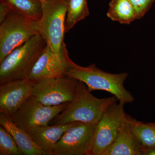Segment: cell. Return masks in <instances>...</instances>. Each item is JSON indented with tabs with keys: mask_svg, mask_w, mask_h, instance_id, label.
<instances>
[{
	"mask_svg": "<svg viewBox=\"0 0 155 155\" xmlns=\"http://www.w3.org/2000/svg\"><path fill=\"white\" fill-rule=\"evenodd\" d=\"M0 125L12 136L22 155H48L34 142L28 133L15 125L10 117L2 113H0Z\"/></svg>",
	"mask_w": 155,
	"mask_h": 155,
	"instance_id": "5bb4252c",
	"label": "cell"
},
{
	"mask_svg": "<svg viewBox=\"0 0 155 155\" xmlns=\"http://www.w3.org/2000/svg\"><path fill=\"white\" fill-rule=\"evenodd\" d=\"M69 103L58 106H46L31 96L11 119L17 127L28 133L35 127L48 125L50 121L67 107Z\"/></svg>",
	"mask_w": 155,
	"mask_h": 155,
	"instance_id": "ba28073f",
	"label": "cell"
},
{
	"mask_svg": "<svg viewBox=\"0 0 155 155\" xmlns=\"http://www.w3.org/2000/svg\"><path fill=\"white\" fill-rule=\"evenodd\" d=\"M11 11V10L8 6L5 3L0 2V23L4 21Z\"/></svg>",
	"mask_w": 155,
	"mask_h": 155,
	"instance_id": "44dd1931",
	"label": "cell"
},
{
	"mask_svg": "<svg viewBox=\"0 0 155 155\" xmlns=\"http://www.w3.org/2000/svg\"><path fill=\"white\" fill-rule=\"evenodd\" d=\"M107 15L112 21L123 24H130L137 19L129 0H111Z\"/></svg>",
	"mask_w": 155,
	"mask_h": 155,
	"instance_id": "9a60e30c",
	"label": "cell"
},
{
	"mask_svg": "<svg viewBox=\"0 0 155 155\" xmlns=\"http://www.w3.org/2000/svg\"><path fill=\"white\" fill-rule=\"evenodd\" d=\"M47 45L38 35L12 51L0 63V84L27 79Z\"/></svg>",
	"mask_w": 155,
	"mask_h": 155,
	"instance_id": "3957f363",
	"label": "cell"
},
{
	"mask_svg": "<svg viewBox=\"0 0 155 155\" xmlns=\"http://www.w3.org/2000/svg\"><path fill=\"white\" fill-rule=\"evenodd\" d=\"M11 8V11L35 21L41 17L42 8L39 0H0Z\"/></svg>",
	"mask_w": 155,
	"mask_h": 155,
	"instance_id": "2e32d148",
	"label": "cell"
},
{
	"mask_svg": "<svg viewBox=\"0 0 155 155\" xmlns=\"http://www.w3.org/2000/svg\"><path fill=\"white\" fill-rule=\"evenodd\" d=\"M69 0L41 2V17L38 22L39 34L53 52L62 53Z\"/></svg>",
	"mask_w": 155,
	"mask_h": 155,
	"instance_id": "277c9868",
	"label": "cell"
},
{
	"mask_svg": "<svg viewBox=\"0 0 155 155\" xmlns=\"http://www.w3.org/2000/svg\"><path fill=\"white\" fill-rule=\"evenodd\" d=\"M63 44L61 54L53 52L47 45L37 61L27 79L30 81L66 76V63Z\"/></svg>",
	"mask_w": 155,
	"mask_h": 155,
	"instance_id": "8fae6325",
	"label": "cell"
},
{
	"mask_svg": "<svg viewBox=\"0 0 155 155\" xmlns=\"http://www.w3.org/2000/svg\"><path fill=\"white\" fill-rule=\"evenodd\" d=\"M39 1H40V2H43V1H45V0H39Z\"/></svg>",
	"mask_w": 155,
	"mask_h": 155,
	"instance_id": "603a6c76",
	"label": "cell"
},
{
	"mask_svg": "<svg viewBox=\"0 0 155 155\" xmlns=\"http://www.w3.org/2000/svg\"><path fill=\"white\" fill-rule=\"evenodd\" d=\"M32 83L25 79L0 84V113L11 118L31 96Z\"/></svg>",
	"mask_w": 155,
	"mask_h": 155,
	"instance_id": "30bf717a",
	"label": "cell"
},
{
	"mask_svg": "<svg viewBox=\"0 0 155 155\" xmlns=\"http://www.w3.org/2000/svg\"><path fill=\"white\" fill-rule=\"evenodd\" d=\"M89 14L87 0H69L65 24V33L72 29L78 22L88 17Z\"/></svg>",
	"mask_w": 155,
	"mask_h": 155,
	"instance_id": "ac0fdd59",
	"label": "cell"
},
{
	"mask_svg": "<svg viewBox=\"0 0 155 155\" xmlns=\"http://www.w3.org/2000/svg\"><path fill=\"white\" fill-rule=\"evenodd\" d=\"M65 55L66 76L83 82L91 92L96 90L108 92L124 105L134 102V97L124 86V82L128 77L127 73H109L99 69L95 64L86 67L79 66L69 58L67 48Z\"/></svg>",
	"mask_w": 155,
	"mask_h": 155,
	"instance_id": "6da1fadb",
	"label": "cell"
},
{
	"mask_svg": "<svg viewBox=\"0 0 155 155\" xmlns=\"http://www.w3.org/2000/svg\"><path fill=\"white\" fill-rule=\"evenodd\" d=\"M12 136L0 125V155H22Z\"/></svg>",
	"mask_w": 155,
	"mask_h": 155,
	"instance_id": "d6986e66",
	"label": "cell"
},
{
	"mask_svg": "<svg viewBox=\"0 0 155 155\" xmlns=\"http://www.w3.org/2000/svg\"><path fill=\"white\" fill-rule=\"evenodd\" d=\"M124 105L114 103L106 110L95 125L89 155H103L115 141L127 117Z\"/></svg>",
	"mask_w": 155,
	"mask_h": 155,
	"instance_id": "8992f818",
	"label": "cell"
},
{
	"mask_svg": "<svg viewBox=\"0 0 155 155\" xmlns=\"http://www.w3.org/2000/svg\"><path fill=\"white\" fill-rule=\"evenodd\" d=\"M95 125L75 122L57 143L52 155H89Z\"/></svg>",
	"mask_w": 155,
	"mask_h": 155,
	"instance_id": "9c48e42d",
	"label": "cell"
},
{
	"mask_svg": "<svg viewBox=\"0 0 155 155\" xmlns=\"http://www.w3.org/2000/svg\"><path fill=\"white\" fill-rule=\"evenodd\" d=\"M127 115L119 135L103 155H143V147L131 129Z\"/></svg>",
	"mask_w": 155,
	"mask_h": 155,
	"instance_id": "4fadbf2b",
	"label": "cell"
},
{
	"mask_svg": "<svg viewBox=\"0 0 155 155\" xmlns=\"http://www.w3.org/2000/svg\"><path fill=\"white\" fill-rule=\"evenodd\" d=\"M143 155H155V147L143 148Z\"/></svg>",
	"mask_w": 155,
	"mask_h": 155,
	"instance_id": "7402d4cb",
	"label": "cell"
},
{
	"mask_svg": "<svg viewBox=\"0 0 155 155\" xmlns=\"http://www.w3.org/2000/svg\"><path fill=\"white\" fill-rule=\"evenodd\" d=\"M127 119L142 147H155V123L138 121L129 115Z\"/></svg>",
	"mask_w": 155,
	"mask_h": 155,
	"instance_id": "e0dca14e",
	"label": "cell"
},
{
	"mask_svg": "<svg viewBox=\"0 0 155 155\" xmlns=\"http://www.w3.org/2000/svg\"><path fill=\"white\" fill-rule=\"evenodd\" d=\"M0 24V63L16 48L40 35L38 21L12 11Z\"/></svg>",
	"mask_w": 155,
	"mask_h": 155,
	"instance_id": "5b68a950",
	"label": "cell"
},
{
	"mask_svg": "<svg viewBox=\"0 0 155 155\" xmlns=\"http://www.w3.org/2000/svg\"><path fill=\"white\" fill-rule=\"evenodd\" d=\"M75 122L40 126L31 129L28 133L40 148L47 153L48 155H52L53 150L57 143L64 134Z\"/></svg>",
	"mask_w": 155,
	"mask_h": 155,
	"instance_id": "7c38bea8",
	"label": "cell"
},
{
	"mask_svg": "<svg viewBox=\"0 0 155 155\" xmlns=\"http://www.w3.org/2000/svg\"><path fill=\"white\" fill-rule=\"evenodd\" d=\"M79 82V81L66 75L36 81L32 83L31 96L45 105H60L72 101Z\"/></svg>",
	"mask_w": 155,
	"mask_h": 155,
	"instance_id": "52a82bcc",
	"label": "cell"
},
{
	"mask_svg": "<svg viewBox=\"0 0 155 155\" xmlns=\"http://www.w3.org/2000/svg\"><path fill=\"white\" fill-rule=\"evenodd\" d=\"M80 81L76 95L67 107L52 121L53 125L81 122L96 125L109 106L118 100L114 96L98 98Z\"/></svg>",
	"mask_w": 155,
	"mask_h": 155,
	"instance_id": "7a4b0ae2",
	"label": "cell"
},
{
	"mask_svg": "<svg viewBox=\"0 0 155 155\" xmlns=\"http://www.w3.org/2000/svg\"><path fill=\"white\" fill-rule=\"evenodd\" d=\"M133 7L137 19L144 17L151 8L155 0H129Z\"/></svg>",
	"mask_w": 155,
	"mask_h": 155,
	"instance_id": "ffe728a7",
	"label": "cell"
}]
</instances>
